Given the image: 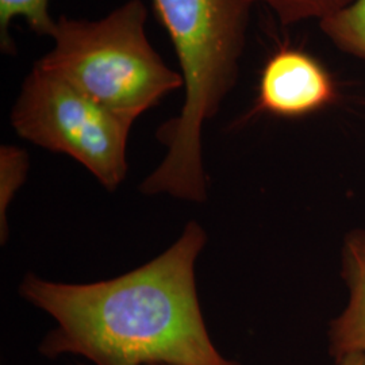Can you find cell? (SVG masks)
<instances>
[{
    "instance_id": "obj_7",
    "label": "cell",
    "mask_w": 365,
    "mask_h": 365,
    "mask_svg": "<svg viewBox=\"0 0 365 365\" xmlns=\"http://www.w3.org/2000/svg\"><path fill=\"white\" fill-rule=\"evenodd\" d=\"M51 0H0V45L6 53L15 52L10 37V24L14 18H24L38 36L52 38L57 21L49 13Z\"/></svg>"
},
{
    "instance_id": "obj_6",
    "label": "cell",
    "mask_w": 365,
    "mask_h": 365,
    "mask_svg": "<svg viewBox=\"0 0 365 365\" xmlns=\"http://www.w3.org/2000/svg\"><path fill=\"white\" fill-rule=\"evenodd\" d=\"M341 277L348 288L345 309L330 322L329 352L334 359L365 353V230L348 232L341 247Z\"/></svg>"
},
{
    "instance_id": "obj_1",
    "label": "cell",
    "mask_w": 365,
    "mask_h": 365,
    "mask_svg": "<svg viewBox=\"0 0 365 365\" xmlns=\"http://www.w3.org/2000/svg\"><path fill=\"white\" fill-rule=\"evenodd\" d=\"M205 244L190 222L157 259L113 280L64 284L27 274L21 295L57 324L39 352L95 365H238L217 351L200 312L195 261Z\"/></svg>"
},
{
    "instance_id": "obj_9",
    "label": "cell",
    "mask_w": 365,
    "mask_h": 365,
    "mask_svg": "<svg viewBox=\"0 0 365 365\" xmlns=\"http://www.w3.org/2000/svg\"><path fill=\"white\" fill-rule=\"evenodd\" d=\"M29 156L18 146L3 145L0 149V232L1 241L7 238L6 214L16 191L25 182Z\"/></svg>"
},
{
    "instance_id": "obj_3",
    "label": "cell",
    "mask_w": 365,
    "mask_h": 365,
    "mask_svg": "<svg viewBox=\"0 0 365 365\" xmlns=\"http://www.w3.org/2000/svg\"><path fill=\"white\" fill-rule=\"evenodd\" d=\"M148 10L129 0L98 21L61 16L38 64L131 122L184 86L146 36Z\"/></svg>"
},
{
    "instance_id": "obj_8",
    "label": "cell",
    "mask_w": 365,
    "mask_h": 365,
    "mask_svg": "<svg viewBox=\"0 0 365 365\" xmlns=\"http://www.w3.org/2000/svg\"><path fill=\"white\" fill-rule=\"evenodd\" d=\"M319 27L339 51L365 60V0H354Z\"/></svg>"
},
{
    "instance_id": "obj_10",
    "label": "cell",
    "mask_w": 365,
    "mask_h": 365,
    "mask_svg": "<svg viewBox=\"0 0 365 365\" xmlns=\"http://www.w3.org/2000/svg\"><path fill=\"white\" fill-rule=\"evenodd\" d=\"M353 1L354 0H249L250 4H267L283 25L312 19L322 22L346 9Z\"/></svg>"
},
{
    "instance_id": "obj_5",
    "label": "cell",
    "mask_w": 365,
    "mask_h": 365,
    "mask_svg": "<svg viewBox=\"0 0 365 365\" xmlns=\"http://www.w3.org/2000/svg\"><path fill=\"white\" fill-rule=\"evenodd\" d=\"M337 99V87L310 53L282 46L261 71L252 114L297 119L315 114Z\"/></svg>"
},
{
    "instance_id": "obj_11",
    "label": "cell",
    "mask_w": 365,
    "mask_h": 365,
    "mask_svg": "<svg viewBox=\"0 0 365 365\" xmlns=\"http://www.w3.org/2000/svg\"><path fill=\"white\" fill-rule=\"evenodd\" d=\"M336 365H365V353H354L336 361Z\"/></svg>"
},
{
    "instance_id": "obj_4",
    "label": "cell",
    "mask_w": 365,
    "mask_h": 365,
    "mask_svg": "<svg viewBox=\"0 0 365 365\" xmlns=\"http://www.w3.org/2000/svg\"><path fill=\"white\" fill-rule=\"evenodd\" d=\"M11 123L27 141L75 158L110 191L126 178L134 122L38 63L22 86Z\"/></svg>"
},
{
    "instance_id": "obj_2",
    "label": "cell",
    "mask_w": 365,
    "mask_h": 365,
    "mask_svg": "<svg viewBox=\"0 0 365 365\" xmlns=\"http://www.w3.org/2000/svg\"><path fill=\"white\" fill-rule=\"evenodd\" d=\"M153 4L175 46L185 95L179 117L157 133L168 152L141 191L200 202L206 196L202 129L235 87L252 4L249 0H153Z\"/></svg>"
}]
</instances>
